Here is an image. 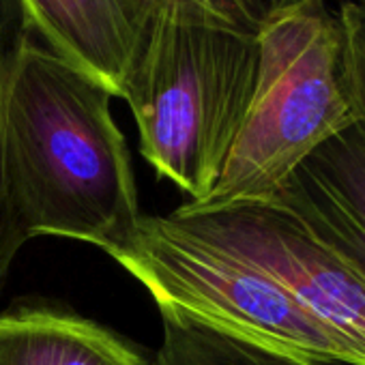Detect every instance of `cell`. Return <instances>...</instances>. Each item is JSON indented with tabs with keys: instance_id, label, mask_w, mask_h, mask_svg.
Listing matches in <instances>:
<instances>
[{
	"instance_id": "1",
	"label": "cell",
	"mask_w": 365,
	"mask_h": 365,
	"mask_svg": "<svg viewBox=\"0 0 365 365\" xmlns=\"http://www.w3.org/2000/svg\"><path fill=\"white\" fill-rule=\"evenodd\" d=\"M112 95L31 37L0 91L7 196L29 243L65 237L110 254L140 220V198Z\"/></svg>"
},
{
	"instance_id": "2",
	"label": "cell",
	"mask_w": 365,
	"mask_h": 365,
	"mask_svg": "<svg viewBox=\"0 0 365 365\" xmlns=\"http://www.w3.org/2000/svg\"><path fill=\"white\" fill-rule=\"evenodd\" d=\"M258 76V39L157 16L142 26L123 97L140 153L159 178L209 198L243 127Z\"/></svg>"
},
{
	"instance_id": "3",
	"label": "cell",
	"mask_w": 365,
	"mask_h": 365,
	"mask_svg": "<svg viewBox=\"0 0 365 365\" xmlns=\"http://www.w3.org/2000/svg\"><path fill=\"white\" fill-rule=\"evenodd\" d=\"M256 39L258 76L243 127L209 198L187 205L269 200L307 155L356 118L341 24L327 0L273 9Z\"/></svg>"
},
{
	"instance_id": "4",
	"label": "cell",
	"mask_w": 365,
	"mask_h": 365,
	"mask_svg": "<svg viewBox=\"0 0 365 365\" xmlns=\"http://www.w3.org/2000/svg\"><path fill=\"white\" fill-rule=\"evenodd\" d=\"M108 256L146 288L159 312L271 350L356 365L350 348L269 275L182 230L170 215H142L133 237Z\"/></svg>"
},
{
	"instance_id": "5",
	"label": "cell",
	"mask_w": 365,
	"mask_h": 365,
	"mask_svg": "<svg viewBox=\"0 0 365 365\" xmlns=\"http://www.w3.org/2000/svg\"><path fill=\"white\" fill-rule=\"evenodd\" d=\"M182 230L237 256L282 286L365 365V275L273 200L215 209L182 202L168 213Z\"/></svg>"
},
{
	"instance_id": "6",
	"label": "cell",
	"mask_w": 365,
	"mask_h": 365,
	"mask_svg": "<svg viewBox=\"0 0 365 365\" xmlns=\"http://www.w3.org/2000/svg\"><path fill=\"white\" fill-rule=\"evenodd\" d=\"M365 275V120L322 142L269 198Z\"/></svg>"
},
{
	"instance_id": "7",
	"label": "cell",
	"mask_w": 365,
	"mask_h": 365,
	"mask_svg": "<svg viewBox=\"0 0 365 365\" xmlns=\"http://www.w3.org/2000/svg\"><path fill=\"white\" fill-rule=\"evenodd\" d=\"M33 37L123 97L142 29L123 0H22Z\"/></svg>"
},
{
	"instance_id": "8",
	"label": "cell",
	"mask_w": 365,
	"mask_h": 365,
	"mask_svg": "<svg viewBox=\"0 0 365 365\" xmlns=\"http://www.w3.org/2000/svg\"><path fill=\"white\" fill-rule=\"evenodd\" d=\"M0 365H153L116 331L43 301H18L0 314Z\"/></svg>"
},
{
	"instance_id": "9",
	"label": "cell",
	"mask_w": 365,
	"mask_h": 365,
	"mask_svg": "<svg viewBox=\"0 0 365 365\" xmlns=\"http://www.w3.org/2000/svg\"><path fill=\"white\" fill-rule=\"evenodd\" d=\"M161 344L153 365H339L271 350L174 312H159Z\"/></svg>"
},
{
	"instance_id": "10",
	"label": "cell",
	"mask_w": 365,
	"mask_h": 365,
	"mask_svg": "<svg viewBox=\"0 0 365 365\" xmlns=\"http://www.w3.org/2000/svg\"><path fill=\"white\" fill-rule=\"evenodd\" d=\"M31 37L33 33L22 0H0V91H3L7 67ZM24 245L26 241L16 224L7 196L5 168H3V140H0V294H3L7 286L11 264Z\"/></svg>"
},
{
	"instance_id": "11",
	"label": "cell",
	"mask_w": 365,
	"mask_h": 365,
	"mask_svg": "<svg viewBox=\"0 0 365 365\" xmlns=\"http://www.w3.org/2000/svg\"><path fill=\"white\" fill-rule=\"evenodd\" d=\"M129 16L142 29L157 16L224 26L256 35L271 14L264 0H123Z\"/></svg>"
},
{
	"instance_id": "12",
	"label": "cell",
	"mask_w": 365,
	"mask_h": 365,
	"mask_svg": "<svg viewBox=\"0 0 365 365\" xmlns=\"http://www.w3.org/2000/svg\"><path fill=\"white\" fill-rule=\"evenodd\" d=\"M337 18L344 35L346 78L354 114L365 120V9L359 0H344Z\"/></svg>"
},
{
	"instance_id": "13",
	"label": "cell",
	"mask_w": 365,
	"mask_h": 365,
	"mask_svg": "<svg viewBox=\"0 0 365 365\" xmlns=\"http://www.w3.org/2000/svg\"><path fill=\"white\" fill-rule=\"evenodd\" d=\"M267 3V7H269V11H273V9H277V7H282V5H288V3H294V0H264Z\"/></svg>"
},
{
	"instance_id": "14",
	"label": "cell",
	"mask_w": 365,
	"mask_h": 365,
	"mask_svg": "<svg viewBox=\"0 0 365 365\" xmlns=\"http://www.w3.org/2000/svg\"><path fill=\"white\" fill-rule=\"evenodd\" d=\"M359 5H361V7L365 9V0H359Z\"/></svg>"
}]
</instances>
